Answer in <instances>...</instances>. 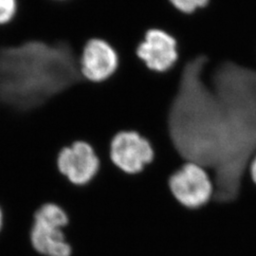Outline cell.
Returning a JSON list of instances; mask_svg holds the SVG:
<instances>
[{"label": "cell", "instance_id": "obj_1", "mask_svg": "<svg viewBox=\"0 0 256 256\" xmlns=\"http://www.w3.org/2000/svg\"><path fill=\"white\" fill-rule=\"evenodd\" d=\"M204 58L178 61L166 126L184 162L205 167L212 200L238 196L256 153V68L220 61L200 72Z\"/></svg>", "mask_w": 256, "mask_h": 256}, {"label": "cell", "instance_id": "obj_2", "mask_svg": "<svg viewBox=\"0 0 256 256\" xmlns=\"http://www.w3.org/2000/svg\"><path fill=\"white\" fill-rule=\"evenodd\" d=\"M80 66L66 43L30 41L0 50V102L36 108L80 81Z\"/></svg>", "mask_w": 256, "mask_h": 256}, {"label": "cell", "instance_id": "obj_3", "mask_svg": "<svg viewBox=\"0 0 256 256\" xmlns=\"http://www.w3.org/2000/svg\"><path fill=\"white\" fill-rule=\"evenodd\" d=\"M68 216L61 207L46 203L34 214L30 242L37 252L45 256H70L72 247L62 229L68 224Z\"/></svg>", "mask_w": 256, "mask_h": 256}, {"label": "cell", "instance_id": "obj_4", "mask_svg": "<svg viewBox=\"0 0 256 256\" xmlns=\"http://www.w3.org/2000/svg\"><path fill=\"white\" fill-rule=\"evenodd\" d=\"M168 186L174 200L190 210L207 205L214 194L210 173L194 162H185L174 171L168 180Z\"/></svg>", "mask_w": 256, "mask_h": 256}, {"label": "cell", "instance_id": "obj_5", "mask_svg": "<svg viewBox=\"0 0 256 256\" xmlns=\"http://www.w3.org/2000/svg\"><path fill=\"white\" fill-rule=\"evenodd\" d=\"M113 164L128 174H138L154 162L152 142L134 131H122L113 138L110 146Z\"/></svg>", "mask_w": 256, "mask_h": 256}, {"label": "cell", "instance_id": "obj_6", "mask_svg": "<svg viewBox=\"0 0 256 256\" xmlns=\"http://www.w3.org/2000/svg\"><path fill=\"white\" fill-rule=\"evenodd\" d=\"M136 54L154 74L170 72L180 59L178 40L170 32L160 28L147 30L144 40L138 45Z\"/></svg>", "mask_w": 256, "mask_h": 256}, {"label": "cell", "instance_id": "obj_7", "mask_svg": "<svg viewBox=\"0 0 256 256\" xmlns=\"http://www.w3.org/2000/svg\"><path fill=\"white\" fill-rule=\"evenodd\" d=\"M99 164L93 148L84 142H76L72 146L64 147L57 160L59 171L76 185L90 182L97 174Z\"/></svg>", "mask_w": 256, "mask_h": 256}, {"label": "cell", "instance_id": "obj_8", "mask_svg": "<svg viewBox=\"0 0 256 256\" xmlns=\"http://www.w3.org/2000/svg\"><path fill=\"white\" fill-rule=\"evenodd\" d=\"M79 66L84 78L92 82H102L118 68L119 56L110 43L94 38L84 48Z\"/></svg>", "mask_w": 256, "mask_h": 256}, {"label": "cell", "instance_id": "obj_9", "mask_svg": "<svg viewBox=\"0 0 256 256\" xmlns=\"http://www.w3.org/2000/svg\"><path fill=\"white\" fill-rule=\"evenodd\" d=\"M176 10L182 14H192L198 10L204 9L210 3V0H168Z\"/></svg>", "mask_w": 256, "mask_h": 256}, {"label": "cell", "instance_id": "obj_10", "mask_svg": "<svg viewBox=\"0 0 256 256\" xmlns=\"http://www.w3.org/2000/svg\"><path fill=\"white\" fill-rule=\"evenodd\" d=\"M18 8L16 0H0V25H4L14 18Z\"/></svg>", "mask_w": 256, "mask_h": 256}, {"label": "cell", "instance_id": "obj_11", "mask_svg": "<svg viewBox=\"0 0 256 256\" xmlns=\"http://www.w3.org/2000/svg\"><path fill=\"white\" fill-rule=\"evenodd\" d=\"M248 170V174H250V176L252 180L256 185V153L254 154V156H252V160L250 162Z\"/></svg>", "mask_w": 256, "mask_h": 256}, {"label": "cell", "instance_id": "obj_12", "mask_svg": "<svg viewBox=\"0 0 256 256\" xmlns=\"http://www.w3.org/2000/svg\"><path fill=\"white\" fill-rule=\"evenodd\" d=\"M2 212L0 210V229H1V227H2Z\"/></svg>", "mask_w": 256, "mask_h": 256}]
</instances>
